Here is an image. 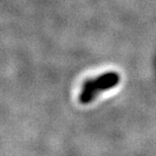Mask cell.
I'll return each instance as SVG.
<instances>
[{
	"label": "cell",
	"instance_id": "cell-1",
	"mask_svg": "<svg viewBox=\"0 0 156 156\" xmlns=\"http://www.w3.org/2000/svg\"><path fill=\"white\" fill-rule=\"evenodd\" d=\"M121 77L115 71L104 73L98 77L87 79L82 85V90L79 94V101L86 105L91 102L98 93L116 87L120 83Z\"/></svg>",
	"mask_w": 156,
	"mask_h": 156
}]
</instances>
